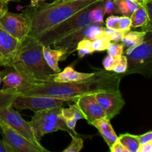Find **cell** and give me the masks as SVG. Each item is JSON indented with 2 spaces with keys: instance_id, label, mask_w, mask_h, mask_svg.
I'll return each mask as SVG.
<instances>
[{
  "instance_id": "cell-1",
  "label": "cell",
  "mask_w": 152,
  "mask_h": 152,
  "mask_svg": "<svg viewBox=\"0 0 152 152\" xmlns=\"http://www.w3.org/2000/svg\"><path fill=\"white\" fill-rule=\"evenodd\" d=\"M122 74L99 70L91 77L79 82L57 83L54 81L31 83L15 90L2 91L13 96H48L68 101H74L78 96L88 94L120 89Z\"/></svg>"
},
{
  "instance_id": "cell-2",
  "label": "cell",
  "mask_w": 152,
  "mask_h": 152,
  "mask_svg": "<svg viewBox=\"0 0 152 152\" xmlns=\"http://www.w3.org/2000/svg\"><path fill=\"white\" fill-rule=\"evenodd\" d=\"M103 0H77L46 3L28 7L23 13L30 22L29 37L38 39L48 31L83 9Z\"/></svg>"
},
{
  "instance_id": "cell-3",
  "label": "cell",
  "mask_w": 152,
  "mask_h": 152,
  "mask_svg": "<svg viewBox=\"0 0 152 152\" xmlns=\"http://www.w3.org/2000/svg\"><path fill=\"white\" fill-rule=\"evenodd\" d=\"M42 48L43 45L38 39L28 36L21 43L10 67L31 83L52 81L56 73L46 63Z\"/></svg>"
},
{
  "instance_id": "cell-4",
  "label": "cell",
  "mask_w": 152,
  "mask_h": 152,
  "mask_svg": "<svg viewBox=\"0 0 152 152\" xmlns=\"http://www.w3.org/2000/svg\"><path fill=\"white\" fill-rule=\"evenodd\" d=\"M103 1L95 3L77 13L45 33L38 40L43 45H52L55 42L86 25H104Z\"/></svg>"
},
{
  "instance_id": "cell-5",
  "label": "cell",
  "mask_w": 152,
  "mask_h": 152,
  "mask_svg": "<svg viewBox=\"0 0 152 152\" xmlns=\"http://www.w3.org/2000/svg\"><path fill=\"white\" fill-rule=\"evenodd\" d=\"M128 59V69L123 76L138 74L152 77V31H146L143 40L124 51Z\"/></svg>"
},
{
  "instance_id": "cell-6",
  "label": "cell",
  "mask_w": 152,
  "mask_h": 152,
  "mask_svg": "<svg viewBox=\"0 0 152 152\" xmlns=\"http://www.w3.org/2000/svg\"><path fill=\"white\" fill-rule=\"evenodd\" d=\"M62 106H59L34 112L30 123L37 140L40 142L43 136L58 131H65L70 136H80L76 131H72L67 126L62 115Z\"/></svg>"
},
{
  "instance_id": "cell-7",
  "label": "cell",
  "mask_w": 152,
  "mask_h": 152,
  "mask_svg": "<svg viewBox=\"0 0 152 152\" xmlns=\"http://www.w3.org/2000/svg\"><path fill=\"white\" fill-rule=\"evenodd\" d=\"M0 120L4 122L13 130L26 138L30 142L39 147L40 149L42 150L43 152L48 151V150L45 148L41 145L39 141L37 140L36 138L30 122H27L24 120L19 112L15 111L12 103L0 108Z\"/></svg>"
},
{
  "instance_id": "cell-8",
  "label": "cell",
  "mask_w": 152,
  "mask_h": 152,
  "mask_svg": "<svg viewBox=\"0 0 152 152\" xmlns=\"http://www.w3.org/2000/svg\"><path fill=\"white\" fill-rule=\"evenodd\" d=\"M104 28V25L99 24H90L86 25L55 42L52 45H53L54 48L64 50L68 56L71 53L75 51L79 42L84 39H94L96 37L103 34Z\"/></svg>"
},
{
  "instance_id": "cell-9",
  "label": "cell",
  "mask_w": 152,
  "mask_h": 152,
  "mask_svg": "<svg viewBox=\"0 0 152 152\" xmlns=\"http://www.w3.org/2000/svg\"><path fill=\"white\" fill-rule=\"evenodd\" d=\"M65 102L67 101L65 99L48 96H16L13 98L12 105L16 109H28L35 112L42 110L62 106Z\"/></svg>"
},
{
  "instance_id": "cell-10",
  "label": "cell",
  "mask_w": 152,
  "mask_h": 152,
  "mask_svg": "<svg viewBox=\"0 0 152 152\" xmlns=\"http://www.w3.org/2000/svg\"><path fill=\"white\" fill-rule=\"evenodd\" d=\"M0 26L15 39L22 42L30 33V22L25 13L7 11L0 18Z\"/></svg>"
},
{
  "instance_id": "cell-11",
  "label": "cell",
  "mask_w": 152,
  "mask_h": 152,
  "mask_svg": "<svg viewBox=\"0 0 152 152\" xmlns=\"http://www.w3.org/2000/svg\"><path fill=\"white\" fill-rule=\"evenodd\" d=\"M0 131L10 152H43L39 147L0 120Z\"/></svg>"
},
{
  "instance_id": "cell-12",
  "label": "cell",
  "mask_w": 152,
  "mask_h": 152,
  "mask_svg": "<svg viewBox=\"0 0 152 152\" xmlns=\"http://www.w3.org/2000/svg\"><path fill=\"white\" fill-rule=\"evenodd\" d=\"M94 95L106 118L110 120L120 114L126 103L120 89L97 92Z\"/></svg>"
},
{
  "instance_id": "cell-13",
  "label": "cell",
  "mask_w": 152,
  "mask_h": 152,
  "mask_svg": "<svg viewBox=\"0 0 152 152\" xmlns=\"http://www.w3.org/2000/svg\"><path fill=\"white\" fill-rule=\"evenodd\" d=\"M74 102L83 111L85 120H87L88 124L92 125L94 122L106 117L105 112L96 100L94 94H88L78 96Z\"/></svg>"
},
{
  "instance_id": "cell-14",
  "label": "cell",
  "mask_w": 152,
  "mask_h": 152,
  "mask_svg": "<svg viewBox=\"0 0 152 152\" xmlns=\"http://www.w3.org/2000/svg\"><path fill=\"white\" fill-rule=\"evenodd\" d=\"M21 43L0 26V65L5 68L10 67Z\"/></svg>"
},
{
  "instance_id": "cell-15",
  "label": "cell",
  "mask_w": 152,
  "mask_h": 152,
  "mask_svg": "<svg viewBox=\"0 0 152 152\" xmlns=\"http://www.w3.org/2000/svg\"><path fill=\"white\" fill-rule=\"evenodd\" d=\"M2 76L3 87L1 90L4 91L15 90L31 83V80L20 74L12 67H7V69L1 71Z\"/></svg>"
},
{
  "instance_id": "cell-16",
  "label": "cell",
  "mask_w": 152,
  "mask_h": 152,
  "mask_svg": "<svg viewBox=\"0 0 152 152\" xmlns=\"http://www.w3.org/2000/svg\"><path fill=\"white\" fill-rule=\"evenodd\" d=\"M74 65H69L64 68L63 71L56 73L53 78V81L57 83H72L86 80L94 74L95 72L84 73L77 71L74 68Z\"/></svg>"
},
{
  "instance_id": "cell-17",
  "label": "cell",
  "mask_w": 152,
  "mask_h": 152,
  "mask_svg": "<svg viewBox=\"0 0 152 152\" xmlns=\"http://www.w3.org/2000/svg\"><path fill=\"white\" fill-rule=\"evenodd\" d=\"M43 56L45 60L49 67L55 73L61 71L59 66V62L63 61L68 57L64 50L58 48H51L50 45H43Z\"/></svg>"
},
{
  "instance_id": "cell-18",
  "label": "cell",
  "mask_w": 152,
  "mask_h": 152,
  "mask_svg": "<svg viewBox=\"0 0 152 152\" xmlns=\"http://www.w3.org/2000/svg\"><path fill=\"white\" fill-rule=\"evenodd\" d=\"M110 121L111 120H108V118L104 117V118L99 119V120L94 122L91 125V126H94L96 129H97L98 132H99L109 148L118 140V137L114 132Z\"/></svg>"
},
{
  "instance_id": "cell-19",
  "label": "cell",
  "mask_w": 152,
  "mask_h": 152,
  "mask_svg": "<svg viewBox=\"0 0 152 152\" xmlns=\"http://www.w3.org/2000/svg\"><path fill=\"white\" fill-rule=\"evenodd\" d=\"M62 115L67 126L72 131H75V127L78 120L84 119L85 115L77 104L70 105L69 108H62Z\"/></svg>"
},
{
  "instance_id": "cell-20",
  "label": "cell",
  "mask_w": 152,
  "mask_h": 152,
  "mask_svg": "<svg viewBox=\"0 0 152 152\" xmlns=\"http://www.w3.org/2000/svg\"><path fill=\"white\" fill-rule=\"evenodd\" d=\"M132 28H143L148 22V16L147 10L143 4H140L138 8L131 16Z\"/></svg>"
},
{
  "instance_id": "cell-21",
  "label": "cell",
  "mask_w": 152,
  "mask_h": 152,
  "mask_svg": "<svg viewBox=\"0 0 152 152\" xmlns=\"http://www.w3.org/2000/svg\"><path fill=\"white\" fill-rule=\"evenodd\" d=\"M146 34V31H129L126 32L122 38L121 42L123 46L126 48L132 47V46L136 45L143 40Z\"/></svg>"
},
{
  "instance_id": "cell-22",
  "label": "cell",
  "mask_w": 152,
  "mask_h": 152,
  "mask_svg": "<svg viewBox=\"0 0 152 152\" xmlns=\"http://www.w3.org/2000/svg\"><path fill=\"white\" fill-rule=\"evenodd\" d=\"M118 140L129 152H138V149L140 146L138 135L131 134L129 133L123 134L118 137Z\"/></svg>"
},
{
  "instance_id": "cell-23",
  "label": "cell",
  "mask_w": 152,
  "mask_h": 152,
  "mask_svg": "<svg viewBox=\"0 0 152 152\" xmlns=\"http://www.w3.org/2000/svg\"><path fill=\"white\" fill-rule=\"evenodd\" d=\"M114 2L120 13L129 17H131L132 13L138 8L140 5V3L135 0H114Z\"/></svg>"
},
{
  "instance_id": "cell-24",
  "label": "cell",
  "mask_w": 152,
  "mask_h": 152,
  "mask_svg": "<svg viewBox=\"0 0 152 152\" xmlns=\"http://www.w3.org/2000/svg\"><path fill=\"white\" fill-rule=\"evenodd\" d=\"M92 48L94 52H101L107 50L111 41L106 35L103 34L96 37L91 41Z\"/></svg>"
},
{
  "instance_id": "cell-25",
  "label": "cell",
  "mask_w": 152,
  "mask_h": 152,
  "mask_svg": "<svg viewBox=\"0 0 152 152\" xmlns=\"http://www.w3.org/2000/svg\"><path fill=\"white\" fill-rule=\"evenodd\" d=\"M91 41L92 40L91 39H84L79 42L77 48H76V50H77V53H78L79 57L83 58L86 55L91 54L94 52L92 48Z\"/></svg>"
},
{
  "instance_id": "cell-26",
  "label": "cell",
  "mask_w": 152,
  "mask_h": 152,
  "mask_svg": "<svg viewBox=\"0 0 152 152\" xmlns=\"http://www.w3.org/2000/svg\"><path fill=\"white\" fill-rule=\"evenodd\" d=\"M71 142L63 152H80L83 148L84 140L80 136L71 135Z\"/></svg>"
},
{
  "instance_id": "cell-27",
  "label": "cell",
  "mask_w": 152,
  "mask_h": 152,
  "mask_svg": "<svg viewBox=\"0 0 152 152\" xmlns=\"http://www.w3.org/2000/svg\"><path fill=\"white\" fill-rule=\"evenodd\" d=\"M124 46L123 45L120 44L119 42H111L110 45L108 46V54L114 58L120 59L123 54H124Z\"/></svg>"
},
{
  "instance_id": "cell-28",
  "label": "cell",
  "mask_w": 152,
  "mask_h": 152,
  "mask_svg": "<svg viewBox=\"0 0 152 152\" xmlns=\"http://www.w3.org/2000/svg\"><path fill=\"white\" fill-rule=\"evenodd\" d=\"M103 33L111 39V42H120L125 34V32L120 31V29L108 28L105 26L103 29Z\"/></svg>"
},
{
  "instance_id": "cell-29",
  "label": "cell",
  "mask_w": 152,
  "mask_h": 152,
  "mask_svg": "<svg viewBox=\"0 0 152 152\" xmlns=\"http://www.w3.org/2000/svg\"><path fill=\"white\" fill-rule=\"evenodd\" d=\"M128 69V59L127 57L124 54L121 56L119 62H117V65L112 70L113 72L117 73V74H122L123 77V74L126 72Z\"/></svg>"
},
{
  "instance_id": "cell-30",
  "label": "cell",
  "mask_w": 152,
  "mask_h": 152,
  "mask_svg": "<svg viewBox=\"0 0 152 152\" xmlns=\"http://www.w3.org/2000/svg\"><path fill=\"white\" fill-rule=\"evenodd\" d=\"M103 7L105 14L113 15L116 13H120V11L114 2V0H104Z\"/></svg>"
},
{
  "instance_id": "cell-31",
  "label": "cell",
  "mask_w": 152,
  "mask_h": 152,
  "mask_svg": "<svg viewBox=\"0 0 152 152\" xmlns=\"http://www.w3.org/2000/svg\"><path fill=\"white\" fill-rule=\"evenodd\" d=\"M143 4L148 13V22L145 27L142 28V31H152V0H147Z\"/></svg>"
},
{
  "instance_id": "cell-32",
  "label": "cell",
  "mask_w": 152,
  "mask_h": 152,
  "mask_svg": "<svg viewBox=\"0 0 152 152\" xmlns=\"http://www.w3.org/2000/svg\"><path fill=\"white\" fill-rule=\"evenodd\" d=\"M120 58V59H117V58L112 57V56H111L108 54L106 56H105L103 60H102V65H103L104 69L108 71H112V70L114 69L115 65L119 62Z\"/></svg>"
},
{
  "instance_id": "cell-33",
  "label": "cell",
  "mask_w": 152,
  "mask_h": 152,
  "mask_svg": "<svg viewBox=\"0 0 152 152\" xmlns=\"http://www.w3.org/2000/svg\"><path fill=\"white\" fill-rule=\"evenodd\" d=\"M119 29L123 32H128L132 29V20L131 17L126 16H120L119 21Z\"/></svg>"
},
{
  "instance_id": "cell-34",
  "label": "cell",
  "mask_w": 152,
  "mask_h": 152,
  "mask_svg": "<svg viewBox=\"0 0 152 152\" xmlns=\"http://www.w3.org/2000/svg\"><path fill=\"white\" fill-rule=\"evenodd\" d=\"M119 21H120V16L110 15L105 20V26L108 28L119 29Z\"/></svg>"
},
{
  "instance_id": "cell-35",
  "label": "cell",
  "mask_w": 152,
  "mask_h": 152,
  "mask_svg": "<svg viewBox=\"0 0 152 152\" xmlns=\"http://www.w3.org/2000/svg\"><path fill=\"white\" fill-rule=\"evenodd\" d=\"M14 96L0 90V108L12 103Z\"/></svg>"
},
{
  "instance_id": "cell-36",
  "label": "cell",
  "mask_w": 152,
  "mask_h": 152,
  "mask_svg": "<svg viewBox=\"0 0 152 152\" xmlns=\"http://www.w3.org/2000/svg\"><path fill=\"white\" fill-rule=\"evenodd\" d=\"M138 138H139L140 143L141 145L147 143V142H151L152 141V131L146 132L145 134H142L141 135H138Z\"/></svg>"
},
{
  "instance_id": "cell-37",
  "label": "cell",
  "mask_w": 152,
  "mask_h": 152,
  "mask_svg": "<svg viewBox=\"0 0 152 152\" xmlns=\"http://www.w3.org/2000/svg\"><path fill=\"white\" fill-rule=\"evenodd\" d=\"M109 149L111 152H129L118 140L113 144Z\"/></svg>"
},
{
  "instance_id": "cell-38",
  "label": "cell",
  "mask_w": 152,
  "mask_h": 152,
  "mask_svg": "<svg viewBox=\"0 0 152 152\" xmlns=\"http://www.w3.org/2000/svg\"><path fill=\"white\" fill-rule=\"evenodd\" d=\"M8 2L4 0H0V18L8 11Z\"/></svg>"
},
{
  "instance_id": "cell-39",
  "label": "cell",
  "mask_w": 152,
  "mask_h": 152,
  "mask_svg": "<svg viewBox=\"0 0 152 152\" xmlns=\"http://www.w3.org/2000/svg\"><path fill=\"white\" fill-rule=\"evenodd\" d=\"M138 152H152V141L141 145L138 149Z\"/></svg>"
},
{
  "instance_id": "cell-40",
  "label": "cell",
  "mask_w": 152,
  "mask_h": 152,
  "mask_svg": "<svg viewBox=\"0 0 152 152\" xmlns=\"http://www.w3.org/2000/svg\"><path fill=\"white\" fill-rule=\"evenodd\" d=\"M0 152H10L4 140H0Z\"/></svg>"
},
{
  "instance_id": "cell-41",
  "label": "cell",
  "mask_w": 152,
  "mask_h": 152,
  "mask_svg": "<svg viewBox=\"0 0 152 152\" xmlns=\"http://www.w3.org/2000/svg\"><path fill=\"white\" fill-rule=\"evenodd\" d=\"M40 0H31V7H35L39 4Z\"/></svg>"
},
{
  "instance_id": "cell-42",
  "label": "cell",
  "mask_w": 152,
  "mask_h": 152,
  "mask_svg": "<svg viewBox=\"0 0 152 152\" xmlns=\"http://www.w3.org/2000/svg\"><path fill=\"white\" fill-rule=\"evenodd\" d=\"M135 1H137L138 3H140V4H144L147 0H135Z\"/></svg>"
},
{
  "instance_id": "cell-43",
  "label": "cell",
  "mask_w": 152,
  "mask_h": 152,
  "mask_svg": "<svg viewBox=\"0 0 152 152\" xmlns=\"http://www.w3.org/2000/svg\"><path fill=\"white\" fill-rule=\"evenodd\" d=\"M77 1V0H59V1H56V2H64V1Z\"/></svg>"
},
{
  "instance_id": "cell-44",
  "label": "cell",
  "mask_w": 152,
  "mask_h": 152,
  "mask_svg": "<svg viewBox=\"0 0 152 152\" xmlns=\"http://www.w3.org/2000/svg\"><path fill=\"white\" fill-rule=\"evenodd\" d=\"M1 83H2V76H1V71H0V86L1 85Z\"/></svg>"
},
{
  "instance_id": "cell-45",
  "label": "cell",
  "mask_w": 152,
  "mask_h": 152,
  "mask_svg": "<svg viewBox=\"0 0 152 152\" xmlns=\"http://www.w3.org/2000/svg\"><path fill=\"white\" fill-rule=\"evenodd\" d=\"M4 1H7V2H10V1H19L20 0H4Z\"/></svg>"
},
{
  "instance_id": "cell-46",
  "label": "cell",
  "mask_w": 152,
  "mask_h": 152,
  "mask_svg": "<svg viewBox=\"0 0 152 152\" xmlns=\"http://www.w3.org/2000/svg\"><path fill=\"white\" fill-rule=\"evenodd\" d=\"M59 0H53V1H59Z\"/></svg>"
},
{
  "instance_id": "cell-47",
  "label": "cell",
  "mask_w": 152,
  "mask_h": 152,
  "mask_svg": "<svg viewBox=\"0 0 152 152\" xmlns=\"http://www.w3.org/2000/svg\"><path fill=\"white\" fill-rule=\"evenodd\" d=\"M1 56H0V64H1Z\"/></svg>"
}]
</instances>
